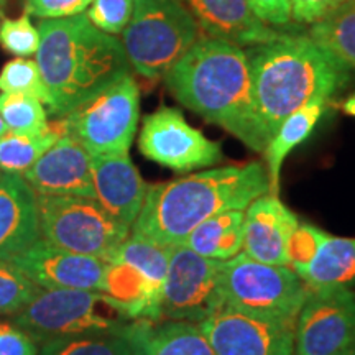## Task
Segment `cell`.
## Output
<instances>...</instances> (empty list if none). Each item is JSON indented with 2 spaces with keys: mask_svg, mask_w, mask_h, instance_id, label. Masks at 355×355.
I'll return each mask as SVG.
<instances>
[{
  "mask_svg": "<svg viewBox=\"0 0 355 355\" xmlns=\"http://www.w3.org/2000/svg\"><path fill=\"white\" fill-rule=\"evenodd\" d=\"M270 191L263 163L227 165L148 186L132 234L158 245H178L209 217L245 211Z\"/></svg>",
  "mask_w": 355,
  "mask_h": 355,
  "instance_id": "6da1fadb",
  "label": "cell"
},
{
  "mask_svg": "<svg viewBox=\"0 0 355 355\" xmlns=\"http://www.w3.org/2000/svg\"><path fill=\"white\" fill-rule=\"evenodd\" d=\"M257 130L268 144L288 115L314 101H327L349 81V69L306 35H286L247 50Z\"/></svg>",
  "mask_w": 355,
  "mask_h": 355,
  "instance_id": "7a4b0ae2",
  "label": "cell"
},
{
  "mask_svg": "<svg viewBox=\"0 0 355 355\" xmlns=\"http://www.w3.org/2000/svg\"><path fill=\"white\" fill-rule=\"evenodd\" d=\"M181 105L263 152L257 130L247 51L201 35L163 78Z\"/></svg>",
  "mask_w": 355,
  "mask_h": 355,
  "instance_id": "3957f363",
  "label": "cell"
},
{
  "mask_svg": "<svg viewBox=\"0 0 355 355\" xmlns=\"http://www.w3.org/2000/svg\"><path fill=\"white\" fill-rule=\"evenodd\" d=\"M37 64L56 117L130 74L121 40L96 28L86 13L40 21Z\"/></svg>",
  "mask_w": 355,
  "mask_h": 355,
  "instance_id": "277c9868",
  "label": "cell"
},
{
  "mask_svg": "<svg viewBox=\"0 0 355 355\" xmlns=\"http://www.w3.org/2000/svg\"><path fill=\"white\" fill-rule=\"evenodd\" d=\"M199 37L201 28L183 0H133L130 21L122 32V46L135 73L159 79Z\"/></svg>",
  "mask_w": 355,
  "mask_h": 355,
  "instance_id": "5b68a950",
  "label": "cell"
},
{
  "mask_svg": "<svg viewBox=\"0 0 355 355\" xmlns=\"http://www.w3.org/2000/svg\"><path fill=\"white\" fill-rule=\"evenodd\" d=\"M13 322L43 344L56 337L123 336L132 319L101 291L43 290Z\"/></svg>",
  "mask_w": 355,
  "mask_h": 355,
  "instance_id": "8992f818",
  "label": "cell"
},
{
  "mask_svg": "<svg viewBox=\"0 0 355 355\" xmlns=\"http://www.w3.org/2000/svg\"><path fill=\"white\" fill-rule=\"evenodd\" d=\"M43 241L107 261L130 235V227L110 216L94 198L37 194Z\"/></svg>",
  "mask_w": 355,
  "mask_h": 355,
  "instance_id": "52a82bcc",
  "label": "cell"
},
{
  "mask_svg": "<svg viewBox=\"0 0 355 355\" xmlns=\"http://www.w3.org/2000/svg\"><path fill=\"white\" fill-rule=\"evenodd\" d=\"M224 304L296 321L309 286L290 266L257 261L245 254L222 261Z\"/></svg>",
  "mask_w": 355,
  "mask_h": 355,
  "instance_id": "ba28073f",
  "label": "cell"
},
{
  "mask_svg": "<svg viewBox=\"0 0 355 355\" xmlns=\"http://www.w3.org/2000/svg\"><path fill=\"white\" fill-rule=\"evenodd\" d=\"M139 117V84L132 74H125L61 119L66 133L96 157L128 153Z\"/></svg>",
  "mask_w": 355,
  "mask_h": 355,
  "instance_id": "9c48e42d",
  "label": "cell"
},
{
  "mask_svg": "<svg viewBox=\"0 0 355 355\" xmlns=\"http://www.w3.org/2000/svg\"><path fill=\"white\" fill-rule=\"evenodd\" d=\"M222 261L206 259L184 243L170 247L162 295V319L201 324L224 308Z\"/></svg>",
  "mask_w": 355,
  "mask_h": 355,
  "instance_id": "30bf717a",
  "label": "cell"
},
{
  "mask_svg": "<svg viewBox=\"0 0 355 355\" xmlns=\"http://www.w3.org/2000/svg\"><path fill=\"white\" fill-rule=\"evenodd\" d=\"M296 355H343L355 350V293L309 288L295 322Z\"/></svg>",
  "mask_w": 355,
  "mask_h": 355,
  "instance_id": "8fae6325",
  "label": "cell"
},
{
  "mask_svg": "<svg viewBox=\"0 0 355 355\" xmlns=\"http://www.w3.org/2000/svg\"><path fill=\"white\" fill-rule=\"evenodd\" d=\"M139 148L144 157L178 173L209 168L224 159L219 141L189 125L183 112L175 107H159L146 115Z\"/></svg>",
  "mask_w": 355,
  "mask_h": 355,
  "instance_id": "7c38bea8",
  "label": "cell"
},
{
  "mask_svg": "<svg viewBox=\"0 0 355 355\" xmlns=\"http://www.w3.org/2000/svg\"><path fill=\"white\" fill-rule=\"evenodd\" d=\"M295 322L224 306L199 327L217 355H296Z\"/></svg>",
  "mask_w": 355,
  "mask_h": 355,
  "instance_id": "4fadbf2b",
  "label": "cell"
},
{
  "mask_svg": "<svg viewBox=\"0 0 355 355\" xmlns=\"http://www.w3.org/2000/svg\"><path fill=\"white\" fill-rule=\"evenodd\" d=\"M10 261L43 290L102 291L107 261L74 254L38 239Z\"/></svg>",
  "mask_w": 355,
  "mask_h": 355,
  "instance_id": "5bb4252c",
  "label": "cell"
},
{
  "mask_svg": "<svg viewBox=\"0 0 355 355\" xmlns=\"http://www.w3.org/2000/svg\"><path fill=\"white\" fill-rule=\"evenodd\" d=\"M24 180L43 196L94 198L91 153L68 133L24 173Z\"/></svg>",
  "mask_w": 355,
  "mask_h": 355,
  "instance_id": "9a60e30c",
  "label": "cell"
},
{
  "mask_svg": "<svg viewBox=\"0 0 355 355\" xmlns=\"http://www.w3.org/2000/svg\"><path fill=\"white\" fill-rule=\"evenodd\" d=\"M298 224V217L278 194H261L243 211L242 254L263 263L288 266V241Z\"/></svg>",
  "mask_w": 355,
  "mask_h": 355,
  "instance_id": "2e32d148",
  "label": "cell"
},
{
  "mask_svg": "<svg viewBox=\"0 0 355 355\" xmlns=\"http://www.w3.org/2000/svg\"><path fill=\"white\" fill-rule=\"evenodd\" d=\"M92 184L96 201L132 229L144 206L148 184L141 180L128 153L92 157Z\"/></svg>",
  "mask_w": 355,
  "mask_h": 355,
  "instance_id": "e0dca14e",
  "label": "cell"
},
{
  "mask_svg": "<svg viewBox=\"0 0 355 355\" xmlns=\"http://www.w3.org/2000/svg\"><path fill=\"white\" fill-rule=\"evenodd\" d=\"M206 37L224 40L237 46L270 43L283 32L268 26L255 15L247 0H183Z\"/></svg>",
  "mask_w": 355,
  "mask_h": 355,
  "instance_id": "ac0fdd59",
  "label": "cell"
},
{
  "mask_svg": "<svg viewBox=\"0 0 355 355\" xmlns=\"http://www.w3.org/2000/svg\"><path fill=\"white\" fill-rule=\"evenodd\" d=\"M40 234L37 193L24 176H0V260H10L30 245Z\"/></svg>",
  "mask_w": 355,
  "mask_h": 355,
  "instance_id": "d6986e66",
  "label": "cell"
},
{
  "mask_svg": "<svg viewBox=\"0 0 355 355\" xmlns=\"http://www.w3.org/2000/svg\"><path fill=\"white\" fill-rule=\"evenodd\" d=\"M123 337L132 355H217L199 324L135 319Z\"/></svg>",
  "mask_w": 355,
  "mask_h": 355,
  "instance_id": "ffe728a7",
  "label": "cell"
},
{
  "mask_svg": "<svg viewBox=\"0 0 355 355\" xmlns=\"http://www.w3.org/2000/svg\"><path fill=\"white\" fill-rule=\"evenodd\" d=\"M128 319L162 321V303L135 266L123 261H107L102 291Z\"/></svg>",
  "mask_w": 355,
  "mask_h": 355,
  "instance_id": "44dd1931",
  "label": "cell"
},
{
  "mask_svg": "<svg viewBox=\"0 0 355 355\" xmlns=\"http://www.w3.org/2000/svg\"><path fill=\"white\" fill-rule=\"evenodd\" d=\"M327 101H314L288 115L278 130L266 144L263 155L266 159V175H268V193H279V181H282V168L288 155H290L296 146L303 144L313 133L314 127L321 121L322 114L326 112Z\"/></svg>",
  "mask_w": 355,
  "mask_h": 355,
  "instance_id": "7402d4cb",
  "label": "cell"
},
{
  "mask_svg": "<svg viewBox=\"0 0 355 355\" xmlns=\"http://www.w3.org/2000/svg\"><path fill=\"white\" fill-rule=\"evenodd\" d=\"M206 259L225 261L242 252L243 211H225L199 224L183 242Z\"/></svg>",
  "mask_w": 355,
  "mask_h": 355,
  "instance_id": "603a6c76",
  "label": "cell"
},
{
  "mask_svg": "<svg viewBox=\"0 0 355 355\" xmlns=\"http://www.w3.org/2000/svg\"><path fill=\"white\" fill-rule=\"evenodd\" d=\"M308 37L340 66L355 69V0H344L314 21Z\"/></svg>",
  "mask_w": 355,
  "mask_h": 355,
  "instance_id": "cb8c5ba5",
  "label": "cell"
},
{
  "mask_svg": "<svg viewBox=\"0 0 355 355\" xmlns=\"http://www.w3.org/2000/svg\"><path fill=\"white\" fill-rule=\"evenodd\" d=\"M303 279L309 288L355 285V239L327 234Z\"/></svg>",
  "mask_w": 355,
  "mask_h": 355,
  "instance_id": "d4e9b609",
  "label": "cell"
},
{
  "mask_svg": "<svg viewBox=\"0 0 355 355\" xmlns=\"http://www.w3.org/2000/svg\"><path fill=\"white\" fill-rule=\"evenodd\" d=\"M66 133L63 119L53 123L38 135H20L6 132L0 137V171L12 175H24L55 141Z\"/></svg>",
  "mask_w": 355,
  "mask_h": 355,
  "instance_id": "484cf974",
  "label": "cell"
},
{
  "mask_svg": "<svg viewBox=\"0 0 355 355\" xmlns=\"http://www.w3.org/2000/svg\"><path fill=\"white\" fill-rule=\"evenodd\" d=\"M168 260H170V247L158 245L148 239L132 234L107 261H123V263L135 266L148 282L155 298L162 303Z\"/></svg>",
  "mask_w": 355,
  "mask_h": 355,
  "instance_id": "4316f807",
  "label": "cell"
},
{
  "mask_svg": "<svg viewBox=\"0 0 355 355\" xmlns=\"http://www.w3.org/2000/svg\"><path fill=\"white\" fill-rule=\"evenodd\" d=\"M0 115L6 122L7 132L20 133V135H38L48 128L44 104L32 96L2 92Z\"/></svg>",
  "mask_w": 355,
  "mask_h": 355,
  "instance_id": "83f0119b",
  "label": "cell"
},
{
  "mask_svg": "<svg viewBox=\"0 0 355 355\" xmlns=\"http://www.w3.org/2000/svg\"><path fill=\"white\" fill-rule=\"evenodd\" d=\"M38 355H132V349L123 336L87 334L46 340Z\"/></svg>",
  "mask_w": 355,
  "mask_h": 355,
  "instance_id": "f1b7e54d",
  "label": "cell"
},
{
  "mask_svg": "<svg viewBox=\"0 0 355 355\" xmlns=\"http://www.w3.org/2000/svg\"><path fill=\"white\" fill-rule=\"evenodd\" d=\"M43 291L10 260H0V314L20 313Z\"/></svg>",
  "mask_w": 355,
  "mask_h": 355,
  "instance_id": "f546056e",
  "label": "cell"
},
{
  "mask_svg": "<svg viewBox=\"0 0 355 355\" xmlns=\"http://www.w3.org/2000/svg\"><path fill=\"white\" fill-rule=\"evenodd\" d=\"M0 91L32 96L48 104V91L37 61L28 58H15L6 63L0 71Z\"/></svg>",
  "mask_w": 355,
  "mask_h": 355,
  "instance_id": "4dcf8cb0",
  "label": "cell"
},
{
  "mask_svg": "<svg viewBox=\"0 0 355 355\" xmlns=\"http://www.w3.org/2000/svg\"><path fill=\"white\" fill-rule=\"evenodd\" d=\"M326 237L327 232H324L322 229L309 224V222H300L296 229L293 230L290 241H288V266L303 278L311 263L316 259L319 248H321Z\"/></svg>",
  "mask_w": 355,
  "mask_h": 355,
  "instance_id": "1f68e13d",
  "label": "cell"
},
{
  "mask_svg": "<svg viewBox=\"0 0 355 355\" xmlns=\"http://www.w3.org/2000/svg\"><path fill=\"white\" fill-rule=\"evenodd\" d=\"M0 46L17 58L37 55L40 46V30L28 15L0 21Z\"/></svg>",
  "mask_w": 355,
  "mask_h": 355,
  "instance_id": "d6a6232c",
  "label": "cell"
},
{
  "mask_svg": "<svg viewBox=\"0 0 355 355\" xmlns=\"http://www.w3.org/2000/svg\"><path fill=\"white\" fill-rule=\"evenodd\" d=\"M133 12V0H92L86 17L96 28L107 35H122Z\"/></svg>",
  "mask_w": 355,
  "mask_h": 355,
  "instance_id": "836d02e7",
  "label": "cell"
},
{
  "mask_svg": "<svg viewBox=\"0 0 355 355\" xmlns=\"http://www.w3.org/2000/svg\"><path fill=\"white\" fill-rule=\"evenodd\" d=\"M26 15L38 17L42 20L66 19L84 13L92 0H21Z\"/></svg>",
  "mask_w": 355,
  "mask_h": 355,
  "instance_id": "e575fe53",
  "label": "cell"
},
{
  "mask_svg": "<svg viewBox=\"0 0 355 355\" xmlns=\"http://www.w3.org/2000/svg\"><path fill=\"white\" fill-rule=\"evenodd\" d=\"M38 343L15 322L0 321V355H38Z\"/></svg>",
  "mask_w": 355,
  "mask_h": 355,
  "instance_id": "d590c367",
  "label": "cell"
},
{
  "mask_svg": "<svg viewBox=\"0 0 355 355\" xmlns=\"http://www.w3.org/2000/svg\"><path fill=\"white\" fill-rule=\"evenodd\" d=\"M247 3L266 25L283 26L293 20L290 0H247Z\"/></svg>",
  "mask_w": 355,
  "mask_h": 355,
  "instance_id": "8d00e7d4",
  "label": "cell"
},
{
  "mask_svg": "<svg viewBox=\"0 0 355 355\" xmlns=\"http://www.w3.org/2000/svg\"><path fill=\"white\" fill-rule=\"evenodd\" d=\"M344 0H290L291 19L298 24H309L322 19Z\"/></svg>",
  "mask_w": 355,
  "mask_h": 355,
  "instance_id": "74e56055",
  "label": "cell"
},
{
  "mask_svg": "<svg viewBox=\"0 0 355 355\" xmlns=\"http://www.w3.org/2000/svg\"><path fill=\"white\" fill-rule=\"evenodd\" d=\"M343 110L347 115H352V117H355V94L347 97V99L343 102Z\"/></svg>",
  "mask_w": 355,
  "mask_h": 355,
  "instance_id": "f35d334b",
  "label": "cell"
},
{
  "mask_svg": "<svg viewBox=\"0 0 355 355\" xmlns=\"http://www.w3.org/2000/svg\"><path fill=\"white\" fill-rule=\"evenodd\" d=\"M7 132V127H6V122H3V119H2V115H0V137L3 135V133Z\"/></svg>",
  "mask_w": 355,
  "mask_h": 355,
  "instance_id": "ab89813d",
  "label": "cell"
},
{
  "mask_svg": "<svg viewBox=\"0 0 355 355\" xmlns=\"http://www.w3.org/2000/svg\"><path fill=\"white\" fill-rule=\"evenodd\" d=\"M6 3H7V0H0V19H2V15H3V8H6Z\"/></svg>",
  "mask_w": 355,
  "mask_h": 355,
  "instance_id": "60d3db41",
  "label": "cell"
},
{
  "mask_svg": "<svg viewBox=\"0 0 355 355\" xmlns=\"http://www.w3.org/2000/svg\"><path fill=\"white\" fill-rule=\"evenodd\" d=\"M343 355H355V350H352V352H347V354H343Z\"/></svg>",
  "mask_w": 355,
  "mask_h": 355,
  "instance_id": "b9f144b4",
  "label": "cell"
},
{
  "mask_svg": "<svg viewBox=\"0 0 355 355\" xmlns=\"http://www.w3.org/2000/svg\"><path fill=\"white\" fill-rule=\"evenodd\" d=\"M0 176H2V175H0Z\"/></svg>",
  "mask_w": 355,
  "mask_h": 355,
  "instance_id": "7bdbcfd3",
  "label": "cell"
}]
</instances>
